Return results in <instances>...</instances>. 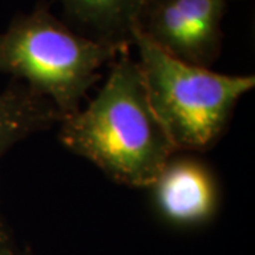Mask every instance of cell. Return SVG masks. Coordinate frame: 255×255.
Listing matches in <instances>:
<instances>
[{"mask_svg": "<svg viewBox=\"0 0 255 255\" xmlns=\"http://www.w3.org/2000/svg\"><path fill=\"white\" fill-rule=\"evenodd\" d=\"M58 125L60 142L68 150L129 187H150L176 153L129 50L114 60L97 97Z\"/></svg>", "mask_w": 255, "mask_h": 255, "instance_id": "6da1fadb", "label": "cell"}, {"mask_svg": "<svg viewBox=\"0 0 255 255\" xmlns=\"http://www.w3.org/2000/svg\"><path fill=\"white\" fill-rule=\"evenodd\" d=\"M122 51L74 31L38 6L0 34V73L47 98L65 118L80 110L101 68Z\"/></svg>", "mask_w": 255, "mask_h": 255, "instance_id": "7a4b0ae2", "label": "cell"}, {"mask_svg": "<svg viewBox=\"0 0 255 255\" xmlns=\"http://www.w3.org/2000/svg\"><path fill=\"white\" fill-rule=\"evenodd\" d=\"M133 46L150 105L176 152H204L219 142L254 75H226L166 54L140 31Z\"/></svg>", "mask_w": 255, "mask_h": 255, "instance_id": "3957f363", "label": "cell"}, {"mask_svg": "<svg viewBox=\"0 0 255 255\" xmlns=\"http://www.w3.org/2000/svg\"><path fill=\"white\" fill-rule=\"evenodd\" d=\"M228 0H149L139 31L166 54L210 68L223 43Z\"/></svg>", "mask_w": 255, "mask_h": 255, "instance_id": "277c9868", "label": "cell"}, {"mask_svg": "<svg viewBox=\"0 0 255 255\" xmlns=\"http://www.w3.org/2000/svg\"><path fill=\"white\" fill-rule=\"evenodd\" d=\"M149 189L159 214L174 227H201L219 210L217 180L207 164L193 156L174 153Z\"/></svg>", "mask_w": 255, "mask_h": 255, "instance_id": "5b68a950", "label": "cell"}, {"mask_svg": "<svg viewBox=\"0 0 255 255\" xmlns=\"http://www.w3.org/2000/svg\"><path fill=\"white\" fill-rule=\"evenodd\" d=\"M65 14L85 36L129 50L140 28L145 0H60Z\"/></svg>", "mask_w": 255, "mask_h": 255, "instance_id": "8992f818", "label": "cell"}, {"mask_svg": "<svg viewBox=\"0 0 255 255\" xmlns=\"http://www.w3.org/2000/svg\"><path fill=\"white\" fill-rule=\"evenodd\" d=\"M63 115L27 85L13 81L0 92V159L18 142L60 124Z\"/></svg>", "mask_w": 255, "mask_h": 255, "instance_id": "52a82bcc", "label": "cell"}, {"mask_svg": "<svg viewBox=\"0 0 255 255\" xmlns=\"http://www.w3.org/2000/svg\"><path fill=\"white\" fill-rule=\"evenodd\" d=\"M0 255H36L31 247L20 241L7 220L0 214Z\"/></svg>", "mask_w": 255, "mask_h": 255, "instance_id": "ba28073f", "label": "cell"}, {"mask_svg": "<svg viewBox=\"0 0 255 255\" xmlns=\"http://www.w3.org/2000/svg\"><path fill=\"white\" fill-rule=\"evenodd\" d=\"M147 1H149V0H145V4H146V3H147Z\"/></svg>", "mask_w": 255, "mask_h": 255, "instance_id": "9c48e42d", "label": "cell"}]
</instances>
